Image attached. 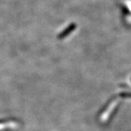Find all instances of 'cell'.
<instances>
[{"label": "cell", "mask_w": 131, "mask_h": 131, "mask_svg": "<svg viewBox=\"0 0 131 131\" xmlns=\"http://www.w3.org/2000/svg\"><path fill=\"white\" fill-rule=\"evenodd\" d=\"M76 27H77V25L75 24H70L67 28H66V29H64V30L59 34L58 37L60 38V39H63V38L67 37L69 34H71V33L74 30L75 28H76Z\"/></svg>", "instance_id": "obj_1"}]
</instances>
